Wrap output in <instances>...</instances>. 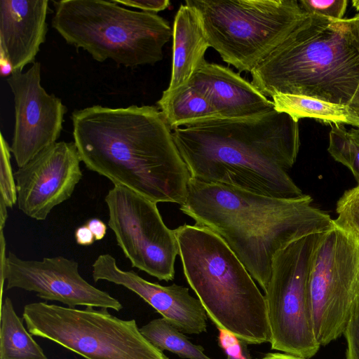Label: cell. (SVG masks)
Returning a JSON list of instances; mask_svg holds the SVG:
<instances>
[{
  "mask_svg": "<svg viewBox=\"0 0 359 359\" xmlns=\"http://www.w3.org/2000/svg\"><path fill=\"white\" fill-rule=\"evenodd\" d=\"M172 131L194 180L278 198L304 194L287 173L300 140L298 121L286 113L209 118Z\"/></svg>",
  "mask_w": 359,
  "mask_h": 359,
  "instance_id": "cell-1",
  "label": "cell"
},
{
  "mask_svg": "<svg viewBox=\"0 0 359 359\" xmlns=\"http://www.w3.org/2000/svg\"><path fill=\"white\" fill-rule=\"evenodd\" d=\"M72 121L88 170L156 203H184L190 173L158 108L93 105L75 110Z\"/></svg>",
  "mask_w": 359,
  "mask_h": 359,
  "instance_id": "cell-2",
  "label": "cell"
},
{
  "mask_svg": "<svg viewBox=\"0 0 359 359\" xmlns=\"http://www.w3.org/2000/svg\"><path fill=\"white\" fill-rule=\"evenodd\" d=\"M180 210L222 238L263 291L280 250L333 226L331 216L313 205L309 195L278 198L192 178Z\"/></svg>",
  "mask_w": 359,
  "mask_h": 359,
  "instance_id": "cell-3",
  "label": "cell"
},
{
  "mask_svg": "<svg viewBox=\"0 0 359 359\" xmlns=\"http://www.w3.org/2000/svg\"><path fill=\"white\" fill-rule=\"evenodd\" d=\"M251 74L266 97L304 95L348 106L359 85L355 17L333 20L307 14Z\"/></svg>",
  "mask_w": 359,
  "mask_h": 359,
  "instance_id": "cell-4",
  "label": "cell"
},
{
  "mask_svg": "<svg viewBox=\"0 0 359 359\" xmlns=\"http://www.w3.org/2000/svg\"><path fill=\"white\" fill-rule=\"evenodd\" d=\"M186 280L218 329L248 344L270 342L266 299L227 244L210 229H173Z\"/></svg>",
  "mask_w": 359,
  "mask_h": 359,
  "instance_id": "cell-5",
  "label": "cell"
},
{
  "mask_svg": "<svg viewBox=\"0 0 359 359\" xmlns=\"http://www.w3.org/2000/svg\"><path fill=\"white\" fill-rule=\"evenodd\" d=\"M52 27L69 45L82 48L96 61L111 60L126 67L153 65L172 36L156 13L125 8L113 1H53Z\"/></svg>",
  "mask_w": 359,
  "mask_h": 359,
  "instance_id": "cell-6",
  "label": "cell"
},
{
  "mask_svg": "<svg viewBox=\"0 0 359 359\" xmlns=\"http://www.w3.org/2000/svg\"><path fill=\"white\" fill-rule=\"evenodd\" d=\"M199 12L210 44L239 72L251 73L307 13L296 0H187Z\"/></svg>",
  "mask_w": 359,
  "mask_h": 359,
  "instance_id": "cell-7",
  "label": "cell"
},
{
  "mask_svg": "<svg viewBox=\"0 0 359 359\" xmlns=\"http://www.w3.org/2000/svg\"><path fill=\"white\" fill-rule=\"evenodd\" d=\"M95 308L34 302L24 306L22 319L32 335L86 359H169L142 335L135 319H121L108 309Z\"/></svg>",
  "mask_w": 359,
  "mask_h": 359,
  "instance_id": "cell-8",
  "label": "cell"
},
{
  "mask_svg": "<svg viewBox=\"0 0 359 359\" xmlns=\"http://www.w3.org/2000/svg\"><path fill=\"white\" fill-rule=\"evenodd\" d=\"M322 233L291 243L273 258L271 278L264 291L272 350L309 359L320 347L313 329L309 278Z\"/></svg>",
  "mask_w": 359,
  "mask_h": 359,
  "instance_id": "cell-9",
  "label": "cell"
},
{
  "mask_svg": "<svg viewBox=\"0 0 359 359\" xmlns=\"http://www.w3.org/2000/svg\"><path fill=\"white\" fill-rule=\"evenodd\" d=\"M309 294L315 335L326 346L344 334L359 308V236L334 224L322 233Z\"/></svg>",
  "mask_w": 359,
  "mask_h": 359,
  "instance_id": "cell-10",
  "label": "cell"
},
{
  "mask_svg": "<svg viewBox=\"0 0 359 359\" xmlns=\"http://www.w3.org/2000/svg\"><path fill=\"white\" fill-rule=\"evenodd\" d=\"M104 201L108 226L132 266L159 280H172L178 247L157 203L118 184L109 190Z\"/></svg>",
  "mask_w": 359,
  "mask_h": 359,
  "instance_id": "cell-11",
  "label": "cell"
},
{
  "mask_svg": "<svg viewBox=\"0 0 359 359\" xmlns=\"http://www.w3.org/2000/svg\"><path fill=\"white\" fill-rule=\"evenodd\" d=\"M0 243L1 295L6 281V290L34 292L42 299L57 301L69 308L85 306L116 311L123 309L118 299L90 285L81 276L75 260L63 256L25 260L11 252L6 256L5 238H0Z\"/></svg>",
  "mask_w": 359,
  "mask_h": 359,
  "instance_id": "cell-12",
  "label": "cell"
},
{
  "mask_svg": "<svg viewBox=\"0 0 359 359\" xmlns=\"http://www.w3.org/2000/svg\"><path fill=\"white\" fill-rule=\"evenodd\" d=\"M6 82L13 95L15 109L10 149L20 168L57 142L67 109L59 97L41 86L40 62H34L25 72H13Z\"/></svg>",
  "mask_w": 359,
  "mask_h": 359,
  "instance_id": "cell-13",
  "label": "cell"
},
{
  "mask_svg": "<svg viewBox=\"0 0 359 359\" xmlns=\"http://www.w3.org/2000/svg\"><path fill=\"white\" fill-rule=\"evenodd\" d=\"M81 160L74 142H57L14 172L17 205L30 218L45 220L68 200L82 178Z\"/></svg>",
  "mask_w": 359,
  "mask_h": 359,
  "instance_id": "cell-14",
  "label": "cell"
},
{
  "mask_svg": "<svg viewBox=\"0 0 359 359\" xmlns=\"http://www.w3.org/2000/svg\"><path fill=\"white\" fill-rule=\"evenodd\" d=\"M92 267L95 282L106 280L131 290L182 333L198 334L206 331V312L199 299L190 294L188 287L149 282L134 271L119 268L109 254L99 255Z\"/></svg>",
  "mask_w": 359,
  "mask_h": 359,
  "instance_id": "cell-15",
  "label": "cell"
},
{
  "mask_svg": "<svg viewBox=\"0 0 359 359\" xmlns=\"http://www.w3.org/2000/svg\"><path fill=\"white\" fill-rule=\"evenodd\" d=\"M48 0L0 1V57L13 72L34 63L46 41Z\"/></svg>",
  "mask_w": 359,
  "mask_h": 359,
  "instance_id": "cell-16",
  "label": "cell"
},
{
  "mask_svg": "<svg viewBox=\"0 0 359 359\" xmlns=\"http://www.w3.org/2000/svg\"><path fill=\"white\" fill-rule=\"evenodd\" d=\"M189 83L201 93L222 118H246L274 109V104L252 83L231 69L205 60Z\"/></svg>",
  "mask_w": 359,
  "mask_h": 359,
  "instance_id": "cell-17",
  "label": "cell"
},
{
  "mask_svg": "<svg viewBox=\"0 0 359 359\" xmlns=\"http://www.w3.org/2000/svg\"><path fill=\"white\" fill-rule=\"evenodd\" d=\"M172 36V70L169 86L165 90L168 92L189 82L205 60V53L210 47L199 12L187 3L180 6L175 15Z\"/></svg>",
  "mask_w": 359,
  "mask_h": 359,
  "instance_id": "cell-18",
  "label": "cell"
},
{
  "mask_svg": "<svg viewBox=\"0 0 359 359\" xmlns=\"http://www.w3.org/2000/svg\"><path fill=\"white\" fill-rule=\"evenodd\" d=\"M157 104L172 130L220 117L208 100L189 83L174 91L164 90Z\"/></svg>",
  "mask_w": 359,
  "mask_h": 359,
  "instance_id": "cell-19",
  "label": "cell"
},
{
  "mask_svg": "<svg viewBox=\"0 0 359 359\" xmlns=\"http://www.w3.org/2000/svg\"><path fill=\"white\" fill-rule=\"evenodd\" d=\"M271 97L276 111L286 113L298 121L310 118L326 123L359 128V118L348 106L304 95L277 93Z\"/></svg>",
  "mask_w": 359,
  "mask_h": 359,
  "instance_id": "cell-20",
  "label": "cell"
},
{
  "mask_svg": "<svg viewBox=\"0 0 359 359\" xmlns=\"http://www.w3.org/2000/svg\"><path fill=\"white\" fill-rule=\"evenodd\" d=\"M0 359H48L41 346L25 328L11 299L1 298Z\"/></svg>",
  "mask_w": 359,
  "mask_h": 359,
  "instance_id": "cell-21",
  "label": "cell"
},
{
  "mask_svg": "<svg viewBox=\"0 0 359 359\" xmlns=\"http://www.w3.org/2000/svg\"><path fill=\"white\" fill-rule=\"evenodd\" d=\"M142 335L161 351H169L184 359H212L204 348L191 342L177 328L165 318H156L140 328Z\"/></svg>",
  "mask_w": 359,
  "mask_h": 359,
  "instance_id": "cell-22",
  "label": "cell"
},
{
  "mask_svg": "<svg viewBox=\"0 0 359 359\" xmlns=\"http://www.w3.org/2000/svg\"><path fill=\"white\" fill-rule=\"evenodd\" d=\"M327 150L336 161L350 170L359 184V128L347 130L343 125L332 126Z\"/></svg>",
  "mask_w": 359,
  "mask_h": 359,
  "instance_id": "cell-23",
  "label": "cell"
},
{
  "mask_svg": "<svg viewBox=\"0 0 359 359\" xmlns=\"http://www.w3.org/2000/svg\"><path fill=\"white\" fill-rule=\"evenodd\" d=\"M334 226L359 236V184L346 190L337 202Z\"/></svg>",
  "mask_w": 359,
  "mask_h": 359,
  "instance_id": "cell-24",
  "label": "cell"
},
{
  "mask_svg": "<svg viewBox=\"0 0 359 359\" xmlns=\"http://www.w3.org/2000/svg\"><path fill=\"white\" fill-rule=\"evenodd\" d=\"M0 135V203L12 208L17 203V187L11 164V152L3 134Z\"/></svg>",
  "mask_w": 359,
  "mask_h": 359,
  "instance_id": "cell-25",
  "label": "cell"
},
{
  "mask_svg": "<svg viewBox=\"0 0 359 359\" xmlns=\"http://www.w3.org/2000/svg\"><path fill=\"white\" fill-rule=\"evenodd\" d=\"M298 2L304 13L333 20L344 19L348 4L347 0H300Z\"/></svg>",
  "mask_w": 359,
  "mask_h": 359,
  "instance_id": "cell-26",
  "label": "cell"
},
{
  "mask_svg": "<svg viewBox=\"0 0 359 359\" xmlns=\"http://www.w3.org/2000/svg\"><path fill=\"white\" fill-rule=\"evenodd\" d=\"M344 335L347 344L346 359H359V308L352 316Z\"/></svg>",
  "mask_w": 359,
  "mask_h": 359,
  "instance_id": "cell-27",
  "label": "cell"
},
{
  "mask_svg": "<svg viewBox=\"0 0 359 359\" xmlns=\"http://www.w3.org/2000/svg\"><path fill=\"white\" fill-rule=\"evenodd\" d=\"M113 1L120 5L140 9L143 12L156 14L166 9L170 4L168 0H113Z\"/></svg>",
  "mask_w": 359,
  "mask_h": 359,
  "instance_id": "cell-28",
  "label": "cell"
},
{
  "mask_svg": "<svg viewBox=\"0 0 359 359\" xmlns=\"http://www.w3.org/2000/svg\"><path fill=\"white\" fill-rule=\"evenodd\" d=\"M74 236L76 243L80 245L88 246L95 241L86 224L79 226L75 231Z\"/></svg>",
  "mask_w": 359,
  "mask_h": 359,
  "instance_id": "cell-29",
  "label": "cell"
},
{
  "mask_svg": "<svg viewBox=\"0 0 359 359\" xmlns=\"http://www.w3.org/2000/svg\"><path fill=\"white\" fill-rule=\"evenodd\" d=\"M86 224L93 234L95 241L104 238L107 227L103 221L98 218H92L88 220Z\"/></svg>",
  "mask_w": 359,
  "mask_h": 359,
  "instance_id": "cell-30",
  "label": "cell"
},
{
  "mask_svg": "<svg viewBox=\"0 0 359 359\" xmlns=\"http://www.w3.org/2000/svg\"><path fill=\"white\" fill-rule=\"evenodd\" d=\"M358 25L359 32V13L355 15ZM348 107L352 110V111L359 118V85L358 89L353 95L351 102Z\"/></svg>",
  "mask_w": 359,
  "mask_h": 359,
  "instance_id": "cell-31",
  "label": "cell"
},
{
  "mask_svg": "<svg viewBox=\"0 0 359 359\" xmlns=\"http://www.w3.org/2000/svg\"><path fill=\"white\" fill-rule=\"evenodd\" d=\"M13 72V69L11 63L6 59L0 57V73L1 76H11Z\"/></svg>",
  "mask_w": 359,
  "mask_h": 359,
  "instance_id": "cell-32",
  "label": "cell"
},
{
  "mask_svg": "<svg viewBox=\"0 0 359 359\" xmlns=\"http://www.w3.org/2000/svg\"><path fill=\"white\" fill-rule=\"evenodd\" d=\"M262 359H306L289 353H268Z\"/></svg>",
  "mask_w": 359,
  "mask_h": 359,
  "instance_id": "cell-33",
  "label": "cell"
},
{
  "mask_svg": "<svg viewBox=\"0 0 359 359\" xmlns=\"http://www.w3.org/2000/svg\"><path fill=\"white\" fill-rule=\"evenodd\" d=\"M248 344L244 343L243 347V352L240 355H232L227 354L226 359H250V353L247 348Z\"/></svg>",
  "mask_w": 359,
  "mask_h": 359,
  "instance_id": "cell-34",
  "label": "cell"
},
{
  "mask_svg": "<svg viewBox=\"0 0 359 359\" xmlns=\"http://www.w3.org/2000/svg\"><path fill=\"white\" fill-rule=\"evenodd\" d=\"M352 4L353 6H354L355 9L359 11V0H353Z\"/></svg>",
  "mask_w": 359,
  "mask_h": 359,
  "instance_id": "cell-35",
  "label": "cell"
}]
</instances>
